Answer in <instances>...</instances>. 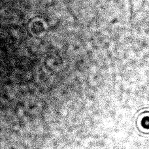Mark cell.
Returning <instances> with one entry per match:
<instances>
[{
  "instance_id": "1",
  "label": "cell",
  "mask_w": 149,
  "mask_h": 149,
  "mask_svg": "<svg viewBox=\"0 0 149 149\" xmlns=\"http://www.w3.org/2000/svg\"><path fill=\"white\" fill-rule=\"evenodd\" d=\"M143 126L145 128H149V118H145L143 120Z\"/></svg>"
}]
</instances>
